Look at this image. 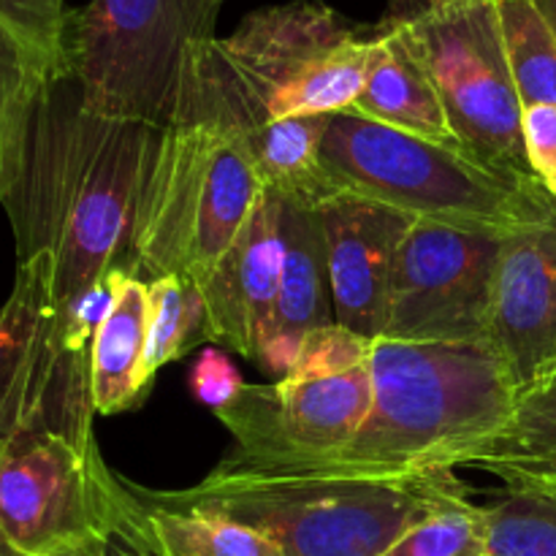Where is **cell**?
Masks as SVG:
<instances>
[{
    "label": "cell",
    "mask_w": 556,
    "mask_h": 556,
    "mask_svg": "<svg viewBox=\"0 0 556 556\" xmlns=\"http://www.w3.org/2000/svg\"><path fill=\"white\" fill-rule=\"evenodd\" d=\"M150 291V334H147V372L155 380L166 364L188 356L195 345L210 342L206 302L201 286L188 277H155Z\"/></svg>",
    "instance_id": "cell-22"
},
{
    "label": "cell",
    "mask_w": 556,
    "mask_h": 556,
    "mask_svg": "<svg viewBox=\"0 0 556 556\" xmlns=\"http://www.w3.org/2000/svg\"><path fill=\"white\" fill-rule=\"evenodd\" d=\"M0 20L63 74L65 0H0Z\"/></svg>",
    "instance_id": "cell-27"
},
{
    "label": "cell",
    "mask_w": 556,
    "mask_h": 556,
    "mask_svg": "<svg viewBox=\"0 0 556 556\" xmlns=\"http://www.w3.org/2000/svg\"><path fill=\"white\" fill-rule=\"evenodd\" d=\"M521 136H525V150L532 174L556 199V106L552 103L525 106Z\"/></svg>",
    "instance_id": "cell-28"
},
{
    "label": "cell",
    "mask_w": 556,
    "mask_h": 556,
    "mask_svg": "<svg viewBox=\"0 0 556 556\" xmlns=\"http://www.w3.org/2000/svg\"><path fill=\"white\" fill-rule=\"evenodd\" d=\"M136 489L150 503L201 510L264 532L282 556H383L407 527L467 494L454 472L345 478L250 470L226 462L195 486Z\"/></svg>",
    "instance_id": "cell-4"
},
{
    "label": "cell",
    "mask_w": 556,
    "mask_h": 556,
    "mask_svg": "<svg viewBox=\"0 0 556 556\" xmlns=\"http://www.w3.org/2000/svg\"><path fill=\"white\" fill-rule=\"evenodd\" d=\"M0 556H20V554L14 552V548L9 546V543H5L3 535H0Z\"/></svg>",
    "instance_id": "cell-33"
},
{
    "label": "cell",
    "mask_w": 556,
    "mask_h": 556,
    "mask_svg": "<svg viewBox=\"0 0 556 556\" xmlns=\"http://www.w3.org/2000/svg\"><path fill=\"white\" fill-rule=\"evenodd\" d=\"M369 402V367L326 380L244 383L231 402L212 410L233 438L223 462L275 472L320 465L356 438Z\"/></svg>",
    "instance_id": "cell-12"
},
{
    "label": "cell",
    "mask_w": 556,
    "mask_h": 556,
    "mask_svg": "<svg viewBox=\"0 0 556 556\" xmlns=\"http://www.w3.org/2000/svg\"><path fill=\"white\" fill-rule=\"evenodd\" d=\"M223 0H90L68 11L63 74L109 117L166 128L185 58L215 36Z\"/></svg>",
    "instance_id": "cell-7"
},
{
    "label": "cell",
    "mask_w": 556,
    "mask_h": 556,
    "mask_svg": "<svg viewBox=\"0 0 556 556\" xmlns=\"http://www.w3.org/2000/svg\"><path fill=\"white\" fill-rule=\"evenodd\" d=\"M386 20L432 79L462 152L483 166L538 182L521 136V103L505 54L497 0H418Z\"/></svg>",
    "instance_id": "cell-8"
},
{
    "label": "cell",
    "mask_w": 556,
    "mask_h": 556,
    "mask_svg": "<svg viewBox=\"0 0 556 556\" xmlns=\"http://www.w3.org/2000/svg\"><path fill=\"white\" fill-rule=\"evenodd\" d=\"M489 345L519 396L556 372V220L503 237L492 282Z\"/></svg>",
    "instance_id": "cell-13"
},
{
    "label": "cell",
    "mask_w": 556,
    "mask_h": 556,
    "mask_svg": "<svg viewBox=\"0 0 556 556\" xmlns=\"http://www.w3.org/2000/svg\"><path fill=\"white\" fill-rule=\"evenodd\" d=\"M282 280L277 296L275 326L258 356L266 375L282 380L296 356L299 340L318 326L334 324L329 258L315 210L282 201Z\"/></svg>",
    "instance_id": "cell-16"
},
{
    "label": "cell",
    "mask_w": 556,
    "mask_h": 556,
    "mask_svg": "<svg viewBox=\"0 0 556 556\" xmlns=\"http://www.w3.org/2000/svg\"><path fill=\"white\" fill-rule=\"evenodd\" d=\"M90 358L65 345L47 253L16 261L14 288L0 304V440L60 432L96 440Z\"/></svg>",
    "instance_id": "cell-10"
},
{
    "label": "cell",
    "mask_w": 556,
    "mask_h": 556,
    "mask_svg": "<svg viewBox=\"0 0 556 556\" xmlns=\"http://www.w3.org/2000/svg\"><path fill=\"white\" fill-rule=\"evenodd\" d=\"M112 304L90 345V394L96 416L136 410L152 389L147 372L150 291L128 264L109 269Z\"/></svg>",
    "instance_id": "cell-17"
},
{
    "label": "cell",
    "mask_w": 556,
    "mask_h": 556,
    "mask_svg": "<svg viewBox=\"0 0 556 556\" xmlns=\"http://www.w3.org/2000/svg\"><path fill=\"white\" fill-rule=\"evenodd\" d=\"M190 386H193V394L199 396L201 405L217 410V407H223L239 394L244 380L226 353L217 351V348H206L195 358L193 372H190Z\"/></svg>",
    "instance_id": "cell-29"
},
{
    "label": "cell",
    "mask_w": 556,
    "mask_h": 556,
    "mask_svg": "<svg viewBox=\"0 0 556 556\" xmlns=\"http://www.w3.org/2000/svg\"><path fill=\"white\" fill-rule=\"evenodd\" d=\"M261 195L248 136L223 109L195 41L185 58L174 114L147 168L125 264L141 280L174 275L201 282Z\"/></svg>",
    "instance_id": "cell-3"
},
{
    "label": "cell",
    "mask_w": 556,
    "mask_h": 556,
    "mask_svg": "<svg viewBox=\"0 0 556 556\" xmlns=\"http://www.w3.org/2000/svg\"><path fill=\"white\" fill-rule=\"evenodd\" d=\"M505 54L525 106H556V30L538 0H497Z\"/></svg>",
    "instance_id": "cell-21"
},
{
    "label": "cell",
    "mask_w": 556,
    "mask_h": 556,
    "mask_svg": "<svg viewBox=\"0 0 556 556\" xmlns=\"http://www.w3.org/2000/svg\"><path fill=\"white\" fill-rule=\"evenodd\" d=\"M375 340L342 324H326L299 340L296 356L282 380H326L369 367Z\"/></svg>",
    "instance_id": "cell-26"
},
{
    "label": "cell",
    "mask_w": 556,
    "mask_h": 556,
    "mask_svg": "<svg viewBox=\"0 0 556 556\" xmlns=\"http://www.w3.org/2000/svg\"><path fill=\"white\" fill-rule=\"evenodd\" d=\"M372 402L356 438L309 476L418 478L454 472L500 434L519 402L514 380L489 342L375 340ZM275 472V470H269Z\"/></svg>",
    "instance_id": "cell-2"
},
{
    "label": "cell",
    "mask_w": 556,
    "mask_h": 556,
    "mask_svg": "<svg viewBox=\"0 0 556 556\" xmlns=\"http://www.w3.org/2000/svg\"><path fill=\"white\" fill-rule=\"evenodd\" d=\"M136 543L152 556H282L280 546L264 532L201 510L166 508L141 497Z\"/></svg>",
    "instance_id": "cell-19"
},
{
    "label": "cell",
    "mask_w": 556,
    "mask_h": 556,
    "mask_svg": "<svg viewBox=\"0 0 556 556\" xmlns=\"http://www.w3.org/2000/svg\"><path fill=\"white\" fill-rule=\"evenodd\" d=\"M315 215L329 258L334 320L380 340L396 255L416 217L353 193L324 201Z\"/></svg>",
    "instance_id": "cell-14"
},
{
    "label": "cell",
    "mask_w": 556,
    "mask_h": 556,
    "mask_svg": "<svg viewBox=\"0 0 556 556\" xmlns=\"http://www.w3.org/2000/svg\"><path fill=\"white\" fill-rule=\"evenodd\" d=\"M282 253V201L264 193L237 239L199 282L212 345L258 362L275 326Z\"/></svg>",
    "instance_id": "cell-15"
},
{
    "label": "cell",
    "mask_w": 556,
    "mask_h": 556,
    "mask_svg": "<svg viewBox=\"0 0 556 556\" xmlns=\"http://www.w3.org/2000/svg\"><path fill=\"white\" fill-rule=\"evenodd\" d=\"M508 483H538V486H556V465L546 467H527V470H510L500 476Z\"/></svg>",
    "instance_id": "cell-31"
},
{
    "label": "cell",
    "mask_w": 556,
    "mask_h": 556,
    "mask_svg": "<svg viewBox=\"0 0 556 556\" xmlns=\"http://www.w3.org/2000/svg\"><path fill=\"white\" fill-rule=\"evenodd\" d=\"M541 11L546 14V20L552 22V27L556 30V0H538Z\"/></svg>",
    "instance_id": "cell-32"
},
{
    "label": "cell",
    "mask_w": 556,
    "mask_h": 556,
    "mask_svg": "<svg viewBox=\"0 0 556 556\" xmlns=\"http://www.w3.org/2000/svg\"><path fill=\"white\" fill-rule=\"evenodd\" d=\"M500 244V233L413 223L396 255L383 340L489 342Z\"/></svg>",
    "instance_id": "cell-11"
},
{
    "label": "cell",
    "mask_w": 556,
    "mask_h": 556,
    "mask_svg": "<svg viewBox=\"0 0 556 556\" xmlns=\"http://www.w3.org/2000/svg\"><path fill=\"white\" fill-rule=\"evenodd\" d=\"M351 112L418 139L459 147L432 79L389 20L375 25L367 81Z\"/></svg>",
    "instance_id": "cell-18"
},
{
    "label": "cell",
    "mask_w": 556,
    "mask_h": 556,
    "mask_svg": "<svg viewBox=\"0 0 556 556\" xmlns=\"http://www.w3.org/2000/svg\"><path fill=\"white\" fill-rule=\"evenodd\" d=\"M375 25L320 0L253 11L228 36L199 41V60L228 117L250 136L293 117L351 112L364 90Z\"/></svg>",
    "instance_id": "cell-5"
},
{
    "label": "cell",
    "mask_w": 556,
    "mask_h": 556,
    "mask_svg": "<svg viewBox=\"0 0 556 556\" xmlns=\"http://www.w3.org/2000/svg\"><path fill=\"white\" fill-rule=\"evenodd\" d=\"M60 71L0 20V161L33 101Z\"/></svg>",
    "instance_id": "cell-25"
},
{
    "label": "cell",
    "mask_w": 556,
    "mask_h": 556,
    "mask_svg": "<svg viewBox=\"0 0 556 556\" xmlns=\"http://www.w3.org/2000/svg\"><path fill=\"white\" fill-rule=\"evenodd\" d=\"M546 465H556V372L521 394L503 432L465 462V467H481L494 476Z\"/></svg>",
    "instance_id": "cell-20"
},
{
    "label": "cell",
    "mask_w": 556,
    "mask_h": 556,
    "mask_svg": "<svg viewBox=\"0 0 556 556\" xmlns=\"http://www.w3.org/2000/svg\"><path fill=\"white\" fill-rule=\"evenodd\" d=\"M139 516V497L109 470L98 440L60 432L0 440V535L20 556L136 541Z\"/></svg>",
    "instance_id": "cell-9"
},
{
    "label": "cell",
    "mask_w": 556,
    "mask_h": 556,
    "mask_svg": "<svg viewBox=\"0 0 556 556\" xmlns=\"http://www.w3.org/2000/svg\"><path fill=\"white\" fill-rule=\"evenodd\" d=\"M383 556H489L486 508L467 494L448 500L407 527Z\"/></svg>",
    "instance_id": "cell-24"
},
{
    "label": "cell",
    "mask_w": 556,
    "mask_h": 556,
    "mask_svg": "<svg viewBox=\"0 0 556 556\" xmlns=\"http://www.w3.org/2000/svg\"><path fill=\"white\" fill-rule=\"evenodd\" d=\"M489 556H556V486L508 483L486 505Z\"/></svg>",
    "instance_id": "cell-23"
},
{
    "label": "cell",
    "mask_w": 556,
    "mask_h": 556,
    "mask_svg": "<svg viewBox=\"0 0 556 556\" xmlns=\"http://www.w3.org/2000/svg\"><path fill=\"white\" fill-rule=\"evenodd\" d=\"M163 128L109 117L71 76L41 87L0 161L16 261L47 253L60 320L125 264L136 204Z\"/></svg>",
    "instance_id": "cell-1"
},
{
    "label": "cell",
    "mask_w": 556,
    "mask_h": 556,
    "mask_svg": "<svg viewBox=\"0 0 556 556\" xmlns=\"http://www.w3.org/2000/svg\"><path fill=\"white\" fill-rule=\"evenodd\" d=\"M320 163L337 193L380 201L416 220L500 237L556 220V199L541 182L514 179L459 147L402 134L356 112L331 114Z\"/></svg>",
    "instance_id": "cell-6"
},
{
    "label": "cell",
    "mask_w": 556,
    "mask_h": 556,
    "mask_svg": "<svg viewBox=\"0 0 556 556\" xmlns=\"http://www.w3.org/2000/svg\"><path fill=\"white\" fill-rule=\"evenodd\" d=\"M65 556H152L147 548H141L139 543L130 541V538H112V541L92 543V546L79 548L74 554Z\"/></svg>",
    "instance_id": "cell-30"
}]
</instances>
